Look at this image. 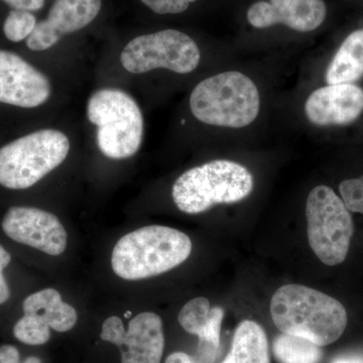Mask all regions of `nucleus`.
<instances>
[{
    "mask_svg": "<svg viewBox=\"0 0 363 363\" xmlns=\"http://www.w3.org/2000/svg\"><path fill=\"white\" fill-rule=\"evenodd\" d=\"M271 315L281 333L307 339L320 347L338 340L347 326V313L339 301L296 284L276 291Z\"/></svg>",
    "mask_w": 363,
    "mask_h": 363,
    "instance_id": "f257e3e1",
    "label": "nucleus"
},
{
    "mask_svg": "<svg viewBox=\"0 0 363 363\" xmlns=\"http://www.w3.org/2000/svg\"><path fill=\"white\" fill-rule=\"evenodd\" d=\"M191 252L192 241L187 234L168 226H145L117 241L111 267L119 278L140 281L175 269Z\"/></svg>",
    "mask_w": 363,
    "mask_h": 363,
    "instance_id": "f03ea898",
    "label": "nucleus"
},
{
    "mask_svg": "<svg viewBox=\"0 0 363 363\" xmlns=\"http://www.w3.org/2000/svg\"><path fill=\"white\" fill-rule=\"evenodd\" d=\"M190 108L203 123L241 128L259 116V92L252 79L238 71L205 79L191 93Z\"/></svg>",
    "mask_w": 363,
    "mask_h": 363,
    "instance_id": "7ed1b4c3",
    "label": "nucleus"
},
{
    "mask_svg": "<svg viewBox=\"0 0 363 363\" xmlns=\"http://www.w3.org/2000/svg\"><path fill=\"white\" fill-rule=\"evenodd\" d=\"M253 190L252 173L238 162L219 160L188 169L172 189L180 211L199 214L217 204L245 199Z\"/></svg>",
    "mask_w": 363,
    "mask_h": 363,
    "instance_id": "20e7f679",
    "label": "nucleus"
},
{
    "mask_svg": "<svg viewBox=\"0 0 363 363\" xmlns=\"http://www.w3.org/2000/svg\"><path fill=\"white\" fill-rule=\"evenodd\" d=\"M87 117L97 128L96 140L102 154L123 160L140 150L143 117L135 100L118 89L98 90L87 104Z\"/></svg>",
    "mask_w": 363,
    "mask_h": 363,
    "instance_id": "39448f33",
    "label": "nucleus"
},
{
    "mask_svg": "<svg viewBox=\"0 0 363 363\" xmlns=\"http://www.w3.org/2000/svg\"><path fill=\"white\" fill-rule=\"evenodd\" d=\"M70 142L59 130L35 131L0 149V185L11 190L33 187L65 161Z\"/></svg>",
    "mask_w": 363,
    "mask_h": 363,
    "instance_id": "423d86ee",
    "label": "nucleus"
},
{
    "mask_svg": "<svg viewBox=\"0 0 363 363\" xmlns=\"http://www.w3.org/2000/svg\"><path fill=\"white\" fill-rule=\"evenodd\" d=\"M310 247L327 266L342 264L352 238V217L345 203L328 186L313 189L306 204Z\"/></svg>",
    "mask_w": 363,
    "mask_h": 363,
    "instance_id": "0eeeda50",
    "label": "nucleus"
},
{
    "mask_svg": "<svg viewBox=\"0 0 363 363\" xmlns=\"http://www.w3.org/2000/svg\"><path fill=\"white\" fill-rule=\"evenodd\" d=\"M200 58L201 54L195 40L176 30L135 38L121 55L123 68L133 74L147 73L155 69L189 74L199 65Z\"/></svg>",
    "mask_w": 363,
    "mask_h": 363,
    "instance_id": "6e6552de",
    "label": "nucleus"
},
{
    "mask_svg": "<svg viewBox=\"0 0 363 363\" xmlns=\"http://www.w3.org/2000/svg\"><path fill=\"white\" fill-rule=\"evenodd\" d=\"M1 226L11 240L52 257L62 255L68 245V234L58 217L38 208H9Z\"/></svg>",
    "mask_w": 363,
    "mask_h": 363,
    "instance_id": "1a4fd4ad",
    "label": "nucleus"
},
{
    "mask_svg": "<svg viewBox=\"0 0 363 363\" xmlns=\"http://www.w3.org/2000/svg\"><path fill=\"white\" fill-rule=\"evenodd\" d=\"M44 74L18 55L0 50V102L23 108L44 104L51 95Z\"/></svg>",
    "mask_w": 363,
    "mask_h": 363,
    "instance_id": "9d476101",
    "label": "nucleus"
},
{
    "mask_svg": "<svg viewBox=\"0 0 363 363\" xmlns=\"http://www.w3.org/2000/svg\"><path fill=\"white\" fill-rule=\"evenodd\" d=\"M101 0H56L47 20L37 23L26 39L32 51H45L57 44L64 35L82 30L96 18Z\"/></svg>",
    "mask_w": 363,
    "mask_h": 363,
    "instance_id": "9b49d317",
    "label": "nucleus"
},
{
    "mask_svg": "<svg viewBox=\"0 0 363 363\" xmlns=\"http://www.w3.org/2000/svg\"><path fill=\"white\" fill-rule=\"evenodd\" d=\"M326 18L323 0H271L252 4L247 11V21L257 28L285 25L297 32L316 30Z\"/></svg>",
    "mask_w": 363,
    "mask_h": 363,
    "instance_id": "f8f14e48",
    "label": "nucleus"
},
{
    "mask_svg": "<svg viewBox=\"0 0 363 363\" xmlns=\"http://www.w3.org/2000/svg\"><path fill=\"white\" fill-rule=\"evenodd\" d=\"M363 112V90L354 84L328 85L310 95L305 113L320 126L344 125L357 121Z\"/></svg>",
    "mask_w": 363,
    "mask_h": 363,
    "instance_id": "ddd939ff",
    "label": "nucleus"
},
{
    "mask_svg": "<svg viewBox=\"0 0 363 363\" xmlns=\"http://www.w3.org/2000/svg\"><path fill=\"white\" fill-rule=\"evenodd\" d=\"M164 347L161 317L156 313H140L130 320L119 346L121 363H161Z\"/></svg>",
    "mask_w": 363,
    "mask_h": 363,
    "instance_id": "4468645a",
    "label": "nucleus"
},
{
    "mask_svg": "<svg viewBox=\"0 0 363 363\" xmlns=\"http://www.w3.org/2000/svg\"><path fill=\"white\" fill-rule=\"evenodd\" d=\"M23 310L25 315L42 318L55 331H70L77 323L75 308L64 302L61 294L55 289H45L28 296L23 301Z\"/></svg>",
    "mask_w": 363,
    "mask_h": 363,
    "instance_id": "2eb2a0df",
    "label": "nucleus"
},
{
    "mask_svg": "<svg viewBox=\"0 0 363 363\" xmlns=\"http://www.w3.org/2000/svg\"><path fill=\"white\" fill-rule=\"evenodd\" d=\"M223 317L224 310L221 307L210 308L208 298L198 297L182 308L178 320L184 330L197 335L199 341L220 345Z\"/></svg>",
    "mask_w": 363,
    "mask_h": 363,
    "instance_id": "dca6fc26",
    "label": "nucleus"
},
{
    "mask_svg": "<svg viewBox=\"0 0 363 363\" xmlns=\"http://www.w3.org/2000/svg\"><path fill=\"white\" fill-rule=\"evenodd\" d=\"M363 76V28L351 33L326 71L327 84H353Z\"/></svg>",
    "mask_w": 363,
    "mask_h": 363,
    "instance_id": "f3484780",
    "label": "nucleus"
},
{
    "mask_svg": "<svg viewBox=\"0 0 363 363\" xmlns=\"http://www.w3.org/2000/svg\"><path fill=\"white\" fill-rule=\"evenodd\" d=\"M222 363H271L264 328L250 320L241 322L234 333L231 350Z\"/></svg>",
    "mask_w": 363,
    "mask_h": 363,
    "instance_id": "a211bd4d",
    "label": "nucleus"
},
{
    "mask_svg": "<svg viewBox=\"0 0 363 363\" xmlns=\"http://www.w3.org/2000/svg\"><path fill=\"white\" fill-rule=\"evenodd\" d=\"M272 350L279 363H319L322 358L320 346L286 333L274 339Z\"/></svg>",
    "mask_w": 363,
    "mask_h": 363,
    "instance_id": "6ab92c4d",
    "label": "nucleus"
},
{
    "mask_svg": "<svg viewBox=\"0 0 363 363\" xmlns=\"http://www.w3.org/2000/svg\"><path fill=\"white\" fill-rule=\"evenodd\" d=\"M50 326L45 320L35 315H25L14 325L13 335L28 345H43L51 337Z\"/></svg>",
    "mask_w": 363,
    "mask_h": 363,
    "instance_id": "aec40b11",
    "label": "nucleus"
},
{
    "mask_svg": "<svg viewBox=\"0 0 363 363\" xmlns=\"http://www.w3.org/2000/svg\"><path fill=\"white\" fill-rule=\"evenodd\" d=\"M37 26L35 16L30 11H11L4 25L6 37L11 42H21L28 39Z\"/></svg>",
    "mask_w": 363,
    "mask_h": 363,
    "instance_id": "412c9836",
    "label": "nucleus"
},
{
    "mask_svg": "<svg viewBox=\"0 0 363 363\" xmlns=\"http://www.w3.org/2000/svg\"><path fill=\"white\" fill-rule=\"evenodd\" d=\"M339 191L350 211L363 214V176L343 181Z\"/></svg>",
    "mask_w": 363,
    "mask_h": 363,
    "instance_id": "4be33fe9",
    "label": "nucleus"
},
{
    "mask_svg": "<svg viewBox=\"0 0 363 363\" xmlns=\"http://www.w3.org/2000/svg\"><path fill=\"white\" fill-rule=\"evenodd\" d=\"M145 6L157 14H175L187 11L197 0H140Z\"/></svg>",
    "mask_w": 363,
    "mask_h": 363,
    "instance_id": "5701e85b",
    "label": "nucleus"
},
{
    "mask_svg": "<svg viewBox=\"0 0 363 363\" xmlns=\"http://www.w3.org/2000/svg\"><path fill=\"white\" fill-rule=\"evenodd\" d=\"M126 330L124 328L123 320L117 316L107 318L102 324L101 334L100 337L106 342L121 346L123 344Z\"/></svg>",
    "mask_w": 363,
    "mask_h": 363,
    "instance_id": "b1692460",
    "label": "nucleus"
},
{
    "mask_svg": "<svg viewBox=\"0 0 363 363\" xmlns=\"http://www.w3.org/2000/svg\"><path fill=\"white\" fill-rule=\"evenodd\" d=\"M16 11H35L43 9L45 0H4Z\"/></svg>",
    "mask_w": 363,
    "mask_h": 363,
    "instance_id": "393cba45",
    "label": "nucleus"
},
{
    "mask_svg": "<svg viewBox=\"0 0 363 363\" xmlns=\"http://www.w3.org/2000/svg\"><path fill=\"white\" fill-rule=\"evenodd\" d=\"M0 363H20V353L13 345L0 347Z\"/></svg>",
    "mask_w": 363,
    "mask_h": 363,
    "instance_id": "a878e982",
    "label": "nucleus"
},
{
    "mask_svg": "<svg viewBox=\"0 0 363 363\" xmlns=\"http://www.w3.org/2000/svg\"><path fill=\"white\" fill-rule=\"evenodd\" d=\"M164 363H195L192 357L184 352H174L167 357Z\"/></svg>",
    "mask_w": 363,
    "mask_h": 363,
    "instance_id": "bb28decb",
    "label": "nucleus"
},
{
    "mask_svg": "<svg viewBox=\"0 0 363 363\" xmlns=\"http://www.w3.org/2000/svg\"><path fill=\"white\" fill-rule=\"evenodd\" d=\"M11 296L9 285L4 276V272H0V305L4 304Z\"/></svg>",
    "mask_w": 363,
    "mask_h": 363,
    "instance_id": "cd10ccee",
    "label": "nucleus"
},
{
    "mask_svg": "<svg viewBox=\"0 0 363 363\" xmlns=\"http://www.w3.org/2000/svg\"><path fill=\"white\" fill-rule=\"evenodd\" d=\"M331 363H363V357L359 355H344L336 357Z\"/></svg>",
    "mask_w": 363,
    "mask_h": 363,
    "instance_id": "c85d7f7f",
    "label": "nucleus"
},
{
    "mask_svg": "<svg viewBox=\"0 0 363 363\" xmlns=\"http://www.w3.org/2000/svg\"><path fill=\"white\" fill-rule=\"evenodd\" d=\"M11 260V255L7 252L6 248L0 245V272H4V269H6L7 266H9Z\"/></svg>",
    "mask_w": 363,
    "mask_h": 363,
    "instance_id": "c756f323",
    "label": "nucleus"
},
{
    "mask_svg": "<svg viewBox=\"0 0 363 363\" xmlns=\"http://www.w3.org/2000/svg\"><path fill=\"white\" fill-rule=\"evenodd\" d=\"M23 363H42V362H40V360L38 357H30L26 358L25 362H23Z\"/></svg>",
    "mask_w": 363,
    "mask_h": 363,
    "instance_id": "7c9ffc66",
    "label": "nucleus"
}]
</instances>
